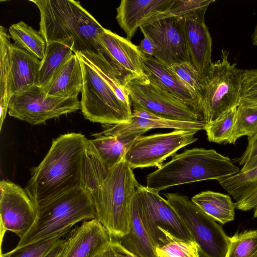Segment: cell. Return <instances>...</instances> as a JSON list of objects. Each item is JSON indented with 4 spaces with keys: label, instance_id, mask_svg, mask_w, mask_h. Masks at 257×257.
<instances>
[{
    "label": "cell",
    "instance_id": "30bf717a",
    "mask_svg": "<svg viewBox=\"0 0 257 257\" xmlns=\"http://www.w3.org/2000/svg\"><path fill=\"white\" fill-rule=\"evenodd\" d=\"M80 109L78 97L49 95L42 87L34 85L13 95L9 104L8 113L13 117L37 125Z\"/></svg>",
    "mask_w": 257,
    "mask_h": 257
},
{
    "label": "cell",
    "instance_id": "277c9868",
    "mask_svg": "<svg viewBox=\"0 0 257 257\" xmlns=\"http://www.w3.org/2000/svg\"><path fill=\"white\" fill-rule=\"evenodd\" d=\"M240 169L232 161L213 149L193 148L174 155L147 176L146 187L160 191L174 186L221 179L234 175Z\"/></svg>",
    "mask_w": 257,
    "mask_h": 257
},
{
    "label": "cell",
    "instance_id": "5b68a950",
    "mask_svg": "<svg viewBox=\"0 0 257 257\" xmlns=\"http://www.w3.org/2000/svg\"><path fill=\"white\" fill-rule=\"evenodd\" d=\"M36 221L16 247H20L70 230L82 220L96 219L90 193L82 187L63 193L36 206Z\"/></svg>",
    "mask_w": 257,
    "mask_h": 257
},
{
    "label": "cell",
    "instance_id": "4316f807",
    "mask_svg": "<svg viewBox=\"0 0 257 257\" xmlns=\"http://www.w3.org/2000/svg\"><path fill=\"white\" fill-rule=\"evenodd\" d=\"M74 43L70 39L60 42L47 44L41 60L37 85L43 87L58 68L74 54Z\"/></svg>",
    "mask_w": 257,
    "mask_h": 257
},
{
    "label": "cell",
    "instance_id": "d6a6232c",
    "mask_svg": "<svg viewBox=\"0 0 257 257\" xmlns=\"http://www.w3.org/2000/svg\"><path fill=\"white\" fill-rule=\"evenodd\" d=\"M236 108L229 110L216 120L207 124L205 131L209 142L228 143L234 125Z\"/></svg>",
    "mask_w": 257,
    "mask_h": 257
},
{
    "label": "cell",
    "instance_id": "e575fe53",
    "mask_svg": "<svg viewBox=\"0 0 257 257\" xmlns=\"http://www.w3.org/2000/svg\"><path fill=\"white\" fill-rule=\"evenodd\" d=\"M177 77L198 98L201 104L202 77L190 62L169 67Z\"/></svg>",
    "mask_w": 257,
    "mask_h": 257
},
{
    "label": "cell",
    "instance_id": "8d00e7d4",
    "mask_svg": "<svg viewBox=\"0 0 257 257\" xmlns=\"http://www.w3.org/2000/svg\"><path fill=\"white\" fill-rule=\"evenodd\" d=\"M240 102L257 104V69L243 70Z\"/></svg>",
    "mask_w": 257,
    "mask_h": 257
},
{
    "label": "cell",
    "instance_id": "4dcf8cb0",
    "mask_svg": "<svg viewBox=\"0 0 257 257\" xmlns=\"http://www.w3.org/2000/svg\"><path fill=\"white\" fill-rule=\"evenodd\" d=\"M69 232V230L66 231L30 244L16 247L9 252H1L0 257H44Z\"/></svg>",
    "mask_w": 257,
    "mask_h": 257
},
{
    "label": "cell",
    "instance_id": "1f68e13d",
    "mask_svg": "<svg viewBox=\"0 0 257 257\" xmlns=\"http://www.w3.org/2000/svg\"><path fill=\"white\" fill-rule=\"evenodd\" d=\"M226 257H257V230L237 232L229 237Z\"/></svg>",
    "mask_w": 257,
    "mask_h": 257
},
{
    "label": "cell",
    "instance_id": "4fadbf2b",
    "mask_svg": "<svg viewBox=\"0 0 257 257\" xmlns=\"http://www.w3.org/2000/svg\"><path fill=\"white\" fill-rule=\"evenodd\" d=\"M36 205L25 189L13 182H0V222L1 242L7 231L24 236L37 218Z\"/></svg>",
    "mask_w": 257,
    "mask_h": 257
},
{
    "label": "cell",
    "instance_id": "484cf974",
    "mask_svg": "<svg viewBox=\"0 0 257 257\" xmlns=\"http://www.w3.org/2000/svg\"><path fill=\"white\" fill-rule=\"evenodd\" d=\"M191 200L206 214L222 224L234 220L235 205L228 195L206 191L195 195Z\"/></svg>",
    "mask_w": 257,
    "mask_h": 257
},
{
    "label": "cell",
    "instance_id": "8fae6325",
    "mask_svg": "<svg viewBox=\"0 0 257 257\" xmlns=\"http://www.w3.org/2000/svg\"><path fill=\"white\" fill-rule=\"evenodd\" d=\"M131 104L162 118L182 121L203 120L190 106L177 98L145 75L125 85Z\"/></svg>",
    "mask_w": 257,
    "mask_h": 257
},
{
    "label": "cell",
    "instance_id": "e0dca14e",
    "mask_svg": "<svg viewBox=\"0 0 257 257\" xmlns=\"http://www.w3.org/2000/svg\"><path fill=\"white\" fill-rule=\"evenodd\" d=\"M131 106L132 116L129 121L117 124H102L101 132L118 136L157 128L199 131L205 130L207 124L203 120L189 122L170 120L157 116L135 104H131Z\"/></svg>",
    "mask_w": 257,
    "mask_h": 257
},
{
    "label": "cell",
    "instance_id": "5bb4252c",
    "mask_svg": "<svg viewBox=\"0 0 257 257\" xmlns=\"http://www.w3.org/2000/svg\"><path fill=\"white\" fill-rule=\"evenodd\" d=\"M162 16L140 28L155 45L153 57L168 67L190 62L180 19Z\"/></svg>",
    "mask_w": 257,
    "mask_h": 257
},
{
    "label": "cell",
    "instance_id": "7402d4cb",
    "mask_svg": "<svg viewBox=\"0 0 257 257\" xmlns=\"http://www.w3.org/2000/svg\"><path fill=\"white\" fill-rule=\"evenodd\" d=\"M82 88L81 66L78 57L75 53L58 68L42 87L47 94L61 98L78 97Z\"/></svg>",
    "mask_w": 257,
    "mask_h": 257
},
{
    "label": "cell",
    "instance_id": "7bdbcfd3",
    "mask_svg": "<svg viewBox=\"0 0 257 257\" xmlns=\"http://www.w3.org/2000/svg\"><path fill=\"white\" fill-rule=\"evenodd\" d=\"M251 39H252V44L254 45L257 46V24L255 27L254 31L251 36Z\"/></svg>",
    "mask_w": 257,
    "mask_h": 257
},
{
    "label": "cell",
    "instance_id": "f1b7e54d",
    "mask_svg": "<svg viewBox=\"0 0 257 257\" xmlns=\"http://www.w3.org/2000/svg\"><path fill=\"white\" fill-rule=\"evenodd\" d=\"M9 33L16 45L39 60L43 59L47 43L39 31L20 21L10 27Z\"/></svg>",
    "mask_w": 257,
    "mask_h": 257
},
{
    "label": "cell",
    "instance_id": "ab89813d",
    "mask_svg": "<svg viewBox=\"0 0 257 257\" xmlns=\"http://www.w3.org/2000/svg\"><path fill=\"white\" fill-rule=\"evenodd\" d=\"M144 39L138 46V49L143 55L153 56L155 50V45L148 37L146 35H144Z\"/></svg>",
    "mask_w": 257,
    "mask_h": 257
},
{
    "label": "cell",
    "instance_id": "2e32d148",
    "mask_svg": "<svg viewBox=\"0 0 257 257\" xmlns=\"http://www.w3.org/2000/svg\"><path fill=\"white\" fill-rule=\"evenodd\" d=\"M173 0H122L116 9V19L131 40L138 28L165 16Z\"/></svg>",
    "mask_w": 257,
    "mask_h": 257
},
{
    "label": "cell",
    "instance_id": "ba28073f",
    "mask_svg": "<svg viewBox=\"0 0 257 257\" xmlns=\"http://www.w3.org/2000/svg\"><path fill=\"white\" fill-rule=\"evenodd\" d=\"M141 221L155 248L176 240H193L188 228L168 201L141 185L136 193Z\"/></svg>",
    "mask_w": 257,
    "mask_h": 257
},
{
    "label": "cell",
    "instance_id": "3957f363",
    "mask_svg": "<svg viewBox=\"0 0 257 257\" xmlns=\"http://www.w3.org/2000/svg\"><path fill=\"white\" fill-rule=\"evenodd\" d=\"M40 14L39 31L47 44L70 39L74 53L98 51L96 40L104 28L78 1L33 0Z\"/></svg>",
    "mask_w": 257,
    "mask_h": 257
},
{
    "label": "cell",
    "instance_id": "6da1fadb",
    "mask_svg": "<svg viewBox=\"0 0 257 257\" xmlns=\"http://www.w3.org/2000/svg\"><path fill=\"white\" fill-rule=\"evenodd\" d=\"M140 185L123 160L108 169L86 149L82 187L91 195L96 219L112 238L128 232L133 200Z\"/></svg>",
    "mask_w": 257,
    "mask_h": 257
},
{
    "label": "cell",
    "instance_id": "9c48e42d",
    "mask_svg": "<svg viewBox=\"0 0 257 257\" xmlns=\"http://www.w3.org/2000/svg\"><path fill=\"white\" fill-rule=\"evenodd\" d=\"M165 196L198 244L202 257H226L230 240L222 227L188 197L177 193Z\"/></svg>",
    "mask_w": 257,
    "mask_h": 257
},
{
    "label": "cell",
    "instance_id": "7a4b0ae2",
    "mask_svg": "<svg viewBox=\"0 0 257 257\" xmlns=\"http://www.w3.org/2000/svg\"><path fill=\"white\" fill-rule=\"evenodd\" d=\"M87 139L80 133L60 135L46 155L31 170L25 190L36 206L82 187Z\"/></svg>",
    "mask_w": 257,
    "mask_h": 257
},
{
    "label": "cell",
    "instance_id": "52a82bcc",
    "mask_svg": "<svg viewBox=\"0 0 257 257\" xmlns=\"http://www.w3.org/2000/svg\"><path fill=\"white\" fill-rule=\"evenodd\" d=\"M75 54L79 58L82 71L80 109L84 117L102 124L129 121L132 106L119 99L113 88L94 66L86 51Z\"/></svg>",
    "mask_w": 257,
    "mask_h": 257
},
{
    "label": "cell",
    "instance_id": "d6986e66",
    "mask_svg": "<svg viewBox=\"0 0 257 257\" xmlns=\"http://www.w3.org/2000/svg\"><path fill=\"white\" fill-rule=\"evenodd\" d=\"M190 61L203 77L211 63L212 39L204 17L179 18Z\"/></svg>",
    "mask_w": 257,
    "mask_h": 257
},
{
    "label": "cell",
    "instance_id": "836d02e7",
    "mask_svg": "<svg viewBox=\"0 0 257 257\" xmlns=\"http://www.w3.org/2000/svg\"><path fill=\"white\" fill-rule=\"evenodd\" d=\"M214 0H173L164 17L177 18L205 17L208 6Z\"/></svg>",
    "mask_w": 257,
    "mask_h": 257
},
{
    "label": "cell",
    "instance_id": "9a60e30c",
    "mask_svg": "<svg viewBox=\"0 0 257 257\" xmlns=\"http://www.w3.org/2000/svg\"><path fill=\"white\" fill-rule=\"evenodd\" d=\"M96 43L99 51L125 87L132 80L145 75L142 54L130 40L105 29Z\"/></svg>",
    "mask_w": 257,
    "mask_h": 257
},
{
    "label": "cell",
    "instance_id": "ee69618b",
    "mask_svg": "<svg viewBox=\"0 0 257 257\" xmlns=\"http://www.w3.org/2000/svg\"></svg>",
    "mask_w": 257,
    "mask_h": 257
},
{
    "label": "cell",
    "instance_id": "44dd1931",
    "mask_svg": "<svg viewBox=\"0 0 257 257\" xmlns=\"http://www.w3.org/2000/svg\"><path fill=\"white\" fill-rule=\"evenodd\" d=\"M146 130L123 135H111L100 132L93 134L94 139L87 141V150L105 167L111 169L120 163L134 141Z\"/></svg>",
    "mask_w": 257,
    "mask_h": 257
},
{
    "label": "cell",
    "instance_id": "f546056e",
    "mask_svg": "<svg viewBox=\"0 0 257 257\" xmlns=\"http://www.w3.org/2000/svg\"><path fill=\"white\" fill-rule=\"evenodd\" d=\"M257 133V104L240 103L236 108L232 133L228 144H234L240 137Z\"/></svg>",
    "mask_w": 257,
    "mask_h": 257
},
{
    "label": "cell",
    "instance_id": "60d3db41",
    "mask_svg": "<svg viewBox=\"0 0 257 257\" xmlns=\"http://www.w3.org/2000/svg\"><path fill=\"white\" fill-rule=\"evenodd\" d=\"M66 238H63L44 257H59L65 245Z\"/></svg>",
    "mask_w": 257,
    "mask_h": 257
},
{
    "label": "cell",
    "instance_id": "f35d334b",
    "mask_svg": "<svg viewBox=\"0 0 257 257\" xmlns=\"http://www.w3.org/2000/svg\"><path fill=\"white\" fill-rule=\"evenodd\" d=\"M257 156V133L248 137V144L242 155L239 158L236 159L235 162L239 165H243Z\"/></svg>",
    "mask_w": 257,
    "mask_h": 257
},
{
    "label": "cell",
    "instance_id": "ac0fdd59",
    "mask_svg": "<svg viewBox=\"0 0 257 257\" xmlns=\"http://www.w3.org/2000/svg\"><path fill=\"white\" fill-rule=\"evenodd\" d=\"M111 239L107 230L96 219L85 221L66 238L59 257H93Z\"/></svg>",
    "mask_w": 257,
    "mask_h": 257
},
{
    "label": "cell",
    "instance_id": "603a6c76",
    "mask_svg": "<svg viewBox=\"0 0 257 257\" xmlns=\"http://www.w3.org/2000/svg\"><path fill=\"white\" fill-rule=\"evenodd\" d=\"M13 95L37 85L41 60L15 43L9 47Z\"/></svg>",
    "mask_w": 257,
    "mask_h": 257
},
{
    "label": "cell",
    "instance_id": "ffe728a7",
    "mask_svg": "<svg viewBox=\"0 0 257 257\" xmlns=\"http://www.w3.org/2000/svg\"><path fill=\"white\" fill-rule=\"evenodd\" d=\"M145 75L166 91L181 100L201 117L198 98L177 77L170 68L153 56L142 55Z\"/></svg>",
    "mask_w": 257,
    "mask_h": 257
},
{
    "label": "cell",
    "instance_id": "74e56055",
    "mask_svg": "<svg viewBox=\"0 0 257 257\" xmlns=\"http://www.w3.org/2000/svg\"><path fill=\"white\" fill-rule=\"evenodd\" d=\"M93 257H136L116 239L110 241Z\"/></svg>",
    "mask_w": 257,
    "mask_h": 257
},
{
    "label": "cell",
    "instance_id": "cb8c5ba5",
    "mask_svg": "<svg viewBox=\"0 0 257 257\" xmlns=\"http://www.w3.org/2000/svg\"><path fill=\"white\" fill-rule=\"evenodd\" d=\"M218 181L235 200L236 209H253V217L257 218V167Z\"/></svg>",
    "mask_w": 257,
    "mask_h": 257
},
{
    "label": "cell",
    "instance_id": "83f0119b",
    "mask_svg": "<svg viewBox=\"0 0 257 257\" xmlns=\"http://www.w3.org/2000/svg\"><path fill=\"white\" fill-rule=\"evenodd\" d=\"M7 29L0 27V130L7 113L9 104L13 96L11 89V64L9 47L11 43Z\"/></svg>",
    "mask_w": 257,
    "mask_h": 257
},
{
    "label": "cell",
    "instance_id": "7c38bea8",
    "mask_svg": "<svg viewBox=\"0 0 257 257\" xmlns=\"http://www.w3.org/2000/svg\"><path fill=\"white\" fill-rule=\"evenodd\" d=\"M196 130H175L168 133L141 136L125 153L123 160L132 169L162 166L169 157L196 142Z\"/></svg>",
    "mask_w": 257,
    "mask_h": 257
},
{
    "label": "cell",
    "instance_id": "b9f144b4",
    "mask_svg": "<svg viewBox=\"0 0 257 257\" xmlns=\"http://www.w3.org/2000/svg\"><path fill=\"white\" fill-rule=\"evenodd\" d=\"M257 167V156L245 163L242 168L240 169V172H245L251 170Z\"/></svg>",
    "mask_w": 257,
    "mask_h": 257
},
{
    "label": "cell",
    "instance_id": "8992f818",
    "mask_svg": "<svg viewBox=\"0 0 257 257\" xmlns=\"http://www.w3.org/2000/svg\"><path fill=\"white\" fill-rule=\"evenodd\" d=\"M228 55V52L222 50L221 59L212 62L202 78L201 114L207 124L240 103L243 70L229 61Z\"/></svg>",
    "mask_w": 257,
    "mask_h": 257
},
{
    "label": "cell",
    "instance_id": "d4e9b609",
    "mask_svg": "<svg viewBox=\"0 0 257 257\" xmlns=\"http://www.w3.org/2000/svg\"><path fill=\"white\" fill-rule=\"evenodd\" d=\"M116 239L136 257H157L155 247L140 219L136 194L132 203L129 231Z\"/></svg>",
    "mask_w": 257,
    "mask_h": 257
},
{
    "label": "cell",
    "instance_id": "d590c367",
    "mask_svg": "<svg viewBox=\"0 0 257 257\" xmlns=\"http://www.w3.org/2000/svg\"><path fill=\"white\" fill-rule=\"evenodd\" d=\"M157 257H202L194 240H176L155 248Z\"/></svg>",
    "mask_w": 257,
    "mask_h": 257
}]
</instances>
